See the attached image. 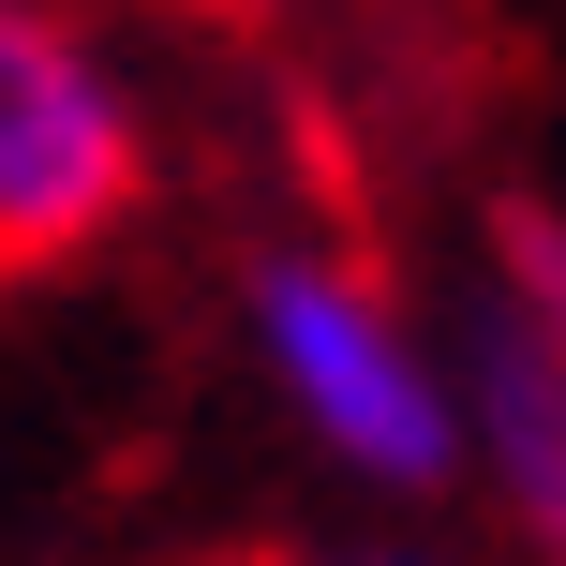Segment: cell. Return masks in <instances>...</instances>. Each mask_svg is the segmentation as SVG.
I'll list each match as a JSON object with an SVG mask.
<instances>
[{"label": "cell", "mask_w": 566, "mask_h": 566, "mask_svg": "<svg viewBox=\"0 0 566 566\" xmlns=\"http://www.w3.org/2000/svg\"><path fill=\"white\" fill-rule=\"evenodd\" d=\"M239 313H254V358H269L283 418L343 478H373V492H448L462 478V358H432L418 313L358 254L283 239V254L239 269Z\"/></svg>", "instance_id": "1"}, {"label": "cell", "mask_w": 566, "mask_h": 566, "mask_svg": "<svg viewBox=\"0 0 566 566\" xmlns=\"http://www.w3.org/2000/svg\"><path fill=\"white\" fill-rule=\"evenodd\" d=\"M149 195V119L60 0H0V283L90 254Z\"/></svg>", "instance_id": "2"}, {"label": "cell", "mask_w": 566, "mask_h": 566, "mask_svg": "<svg viewBox=\"0 0 566 566\" xmlns=\"http://www.w3.org/2000/svg\"><path fill=\"white\" fill-rule=\"evenodd\" d=\"M462 462L492 478L507 537L566 566V343L522 298H478V343H462Z\"/></svg>", "instance_id": "3"}, {"label": "cell", "mask_w": 566, "mask_h": 566, "mask_svg": "<svg viewBox=\"0 0 566 566\" xmlns=\"http://www.w3.org/2000/svg\"><path fill=\"white\" fill-rule=\"evenodd\" d=\"M492 298H522V313L566 343V209H507V239H492Z\"/></svg>", "instance_id": "4"}, {"label": "cell", "mask_w": 566, "mask_h": 566, "mask_svg": "<svg viewBox=\"0 0 566 566\" xmlns=\"http://www.w3.org/2000/svg\"><path fill=\"white\" fill-rule=\"evenodd\" d=\"M283 566H432V552H283Z\"/></svg>", "instance_id": "5"}]
</instances>
